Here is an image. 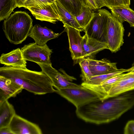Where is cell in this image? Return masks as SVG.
I'll use <instances>...</instances> for the list:
<instances>
[{"instance_id": "cell-11", "label": "cell", "mask_w": 134, "mask_h": 134, "mask_svg": "<svg viewBox=\"0 0 134 134\" xmlns=\"http://www.w3.org/2000/svg\"><path fill=\"white\" fill-rule=\"evenodd\" d=\"M23 88L10 79L0 75V103L21 93Z\"/></svg>"}, {"instance_id": "cell-23", "label": "cell", "mask_w": 134, "mask_h": 134, "mask_svg": "<svg viewBox=\"0 0 134 134\" xmlns=\"http://www.w3.org/2000/svg\"><path fill=\"white\" fill-rule=\"evenodd\" d=\"M129 69L122 68L120 69L119 70L114 72L99 75L93 76L90 78L88 81L86 83L93 85H99L116 74L126 72H129Z\"/></svg>"}, {"instance_id": "cell-26", "label": "cell", "mask_w": 134, "mask_h": 134, "mask_svg": "<svg viewBox=\"0 0 134 134\" xmlns=\"http://www.w3.org/2000/svg\"><path fill=\"white\" fill-rule=\"evenodd\" d=\"M105 6L109 9L118 7H128L130 4V0H102Z\"/></svg>"}, {"instance_id": "cell-12", "label": "cell", "mask_w": 134, "mask_h": 134, "mask_svg": "<svg viewBox=\"0 0 134 134\" xmlns=\"http://www.w3.org/2000/svg\"><path fill=\"white\" fill-rule=\"evenodd\" d=\"M90 70L93 76L99 75L114 72L119 70L117 63L111 62L106 58L97 60L87 58Z\"/></svg>"}, {"instance_id": "cell-31", "label": "cell", "mask_w": 134, "mask_h": 134, "mask_svg": "<svg viewBox=\"0 0 134 134\" xmlns=\"http://www.w3.org/2000/svg\"></svg>"}, {"instance_id": "cell-17", "label": "cell", "mask_w": 134, "mask_h": 134, "mask_svg": "<svg viewBox=\"0 0 134 134\" xmlns=\"http://www.w3.org/2000/svg\"><path fill=\"white\" fill-rule=\"evenodd\" d=\"M112 14L122 23L128 22L131 27H134V11L128 7H118L110 9Z\"/></svg>"}, {"instance_id": "cell-25", "label": "cell", "mask_w": 134, "mask_h": 134, "mask_svg": "<svg viewBox=\"0 0 134 134\" xmlns=\"http://www.w3.org/2000/svg\"><path fill=\"white\" fill-rule=\"evenodd\" d=\"M55 0H27L23 7L41 8L53 4Z\"/></svg>"}, {"instance_id": "cell-15", "label": "cell", "mask_w": 134, "mask_h": 134, "mask_svg": "<svg viewBox=\"0 0 134 134\" xmlns=\"http://www.w3.org/2000/svg\"><path fill=\"white\" fill-rule=\"evenodd\" d=\"M0 62L5 66L17 67H26L27 64L21 49L19 48L8 53L2 54L0 58Z\"/></svg>"}, {"instance_id": "cell-1", "label": "cell", "mask_w": 134, "mask_h": 134, "mask_svg": "<svg viewBox=\"0 0 134 134\" xmlns=\"http://www.w3.org/2000/svg\"><path fill=\"white\" fill-rule=\"evenodd\" d=\"M0 75L10 79L35 94L44 95L57 91L51 79L42 71H32L26 67L4 65L0 68Z\"/></svg>"}, {"instance_id": "cell-24", "label": "cell", "mask_w": 134, "mask_h": 134, "mask_svg": "<svg viewBox=\"0 0 134 134\" xmlns=\"http://www.w3.org/2000/svg\"><path fill=\"white\" fill-rule=\"evenodd\" d=\"M79 64L81 69L80 76L83 82H87L93 75L90 69L89 63L87 58L80 60Z\"/></svg>"}, {"instance_id": "cell-13", "label": "cell", "mask_w": 134, "mask_h": 134, "mask_svg": "<svg viewBox=\"0 0 134 134\" xmlns=\"http://www.w3.org/2000/svg\"><path fill=\"white\" fill-rule=\"evenodd\" d=\"M60 35L54 32L46 27H43L39 25L33 26L28 35L33 38L35 42L40 46H44L49 40L58 37Z\"/></svg>"}, {"instance_id": "cell-29", "label": "cell", "mask_w": 134, "mask_h": 134, "mask_svg": "<svg viewBox=\"0 0 134 134\" xmlns=\"http://www.w3.org/2000/svg\"><path fill=\"white\" fill-rule=\"evenodd\" d=\"M0 134H13L8 126L0 129Z\"/></svg>"}, {"instance_id": "cell-3", "label": "cell", "mask_w": 134, "mask_h": 134, "mask_svg": "<svg viewBox=\"0 0 134 134\" xmlns=\"http://www.w3.org/2000/svg\"><path fill=\"white\" fill-rule=\"evenodd\" d=\"M111 14L105 9H98L94 13L83 31L89 38L107 44V30L108 19Z\"/></svg>"}, {"instance_id": "cell-27", "label": "cell", "mask_w": 134, "mask_h": 134, "mask_svg": "<svg viewBox=\"0 0 134 134\" xmlns=\"http://www.w3.org/2000/svg\"><path fill=\"white\" fill-rule=\"evenodd\" d=\"M89 7L92 10H96L105 6L102 0H87Z\"/></svg>"}, {"instance_id": "cell-2", "label": "cell", "mask_w": 134, "mask_h": 134, "mask_svg": "<svg viewBox=\"0 0 134 134\" xmlns=\"http://www.w3.org/2000/svg\"><path fill=\"white\" fill-rule=\"evenodd\" d=\"M32 22L31 16L26 12H15L4 20L3 30L10 43L19 44L28 36L33 27Z\"/></svg>"}, {"instance_id": "cell-22", "label": "cell", "mask_w": 134, "mask_h": 134, "mask_svg": "<svg viewBox=\"0 0 134 134\" xmlns=\"http://www.w3.org/2000/svg\"><path fill=\"white\" fill-rule=\"evenodd\" d=\"M16 7L15 0H0V21L8 18Z\"/></svg>"}, {"instance_id": "cell-7", "label": "cell", "mask_w": 134, "mask_h": 134, "mask_svg": "<svg viewBox=\"0 0 134 134\" xmlns=\"http://www.w3.org/2000/svg\"><path fill=\"white\" fill-rule=\"evenodd\" d=\"M38 65L42 71L51 79L53 87L57 91L66 88L79 86L80 85L72 82L73 81L76 80V79L68 75L62 69H59L61 72H60L54 68L52 65Z\"/></svg>"}, {"instance_id": "cell-30", "label": "cell", "mask_w": 134, "mask_h": 134, "mask_svg": "<svg viewBox=\"0 0 134 134\" xmlns=\"http://www.w3.org/2000/svg\"><path fill=\"white\" fill-rule=\"evenodd\" d=\"M129 72H131L134 73V63L132 64L131 67L129 68Z\"/></svg>"}, {"instance_id": "cell-16", "label": "cell", "mask_w": 134, "mask_h": 134, "mask_svg": "<svg viewBox=\"0 0 134 134\" xmlns=\"http://www.w3.org/2000/svg\"><path fill=\"white\" fill-rule=\"evenodd\" d=\"M83 37V48L85 54V58H92L100 51L105 49H108L106 43L90 38L85 34Z\"/></svg>"}, {"instance_id": "cell-14", "label": "cell", "mask_w": 134, "mask_h": 134, "mask_svg": "<svg viewBox=\"0 0 134 134\" xmlns=\"http://www.w3.org/2000/svg\"><path fill=\"white\" fill-rule=\"evenodd\" d=\"M133 90L134 73L128 72L112 88L105 99Z\"/></svg>"}, {"instance_id": "cell-10", "label": "cell", "mask_w": 134, "mask_h": 134, "mask_svg": "<svg viewBox=\"0 0 134 134\" xmlns=\"http://www.w3.org/2000/svg\"><path fill=\"white\" fill-rule=\"evenodd\" d=\"M26 8L36 19L53 24H55L58 21H62L55 2L52 4L41 8L31 7Z\"/></svg>"}, {"instance_id": "cell-5", "label": "cell", "mask_w": 134, "mask_h": 134, "mask_svg": "<svg viewBox=\"0 0 134 134\" xmlns=\"http://www.w3.org/2000/svg\"><path fill=\"white\" fill-rule=\"evenodd\" d=\"M24 58L38 64L52 65L51 60L52 50L46 44L40 46L36 43L25 45L21 49Z\"/></svg>"}, {"instance_id": "cell-20", "label": "cell", "mask_w": 134, "mask_h": 134, "mask_svg": "<svg viewBox=\"0 0 134 134\" xmlns=\"http://www.w3.org/2000/svg\"><path fill=\"white\" fill-rule=\"evenodd\" d=\"M57 0L69 12L75 16L81 13L83 5L89 7L87 0Z\"/></svg>"}, {"instance_id": "cell-18", "label": "cell", "mask_w": 134, "mask_h": 134, "mask_svg": "<svg viewBox=\"0 0 134 134\" xmlns=\"http://www.w3.org/2000/svg\"><path fill=\"white\" fill-rule=\"evenodd\" d=\"M13 105L6 100L0 103V129L8 126L16 114Z\"/></svg>"}, {"instance_id": "cell-4", "label": "cell", "mask_w": 134, "mask_h": 134, "mask_svg": "<svg viewBox=\"0 0 134 134\" xmlns=\"http://www.w3.org/2000/svg\"><path fill=\"white\" fill-rule=\"evenodd\" d=\"M55 92L72 104L76 108L100 99L94 92L81 85L63 88Z\"/></svg>"}, {"instance_id": "cell-28", "label": "cell", "mask_w": 134, "mask_h": 134, "mask_svg": "<svg viewBox=\"0 0 134 134\" xmlns=\"http://www.w3.org/2000/svg\"><path fill=\"white\" fill-rule=\"evenodd\" d=\"M125 134H134V120L129 121L127 123L124 131Z\"/></svg>"}, {"instance_id": "cell-21", "label": "cell", "mask_w": 134, "mask_h": 134, "mask_svg": "<svg viewBox=\"0 0 134 134\" xmlns=\"http://www.w3.org/2000/svg\"><path fill=\"white\" fill-rule=\"evenodd\" d=\"M89 7L82 5L80 14L75 16L76 20L83 31L92 19L94 12Z\"/></svg>"}, {"instance_id": "cell-9", "label": "cell", "mask_w": 134, "mask_h": 134, "mask_svg": "<svg viewBox=\"0 0 134 134\" xmlns=\"http://www.w3.org/2000/svg\"><path fill=\"white\" fill-rule=\"evenodd\" d=\"M8 127L13 134H41L42 131L37 124L16 114Z\"/></svg>"}, {"instance_id": "cell-6", "label": "cell", "mask_w": 134, "mask_h": 134, "mask_svg": "<svg viewBox=\"0 0 134 134\" xmlns=\"http://www.w3.org/2000/svg\"><path fill=\"white\" fill-rule=\"evenodd\" d=\"M124 31L122 23L111 14L108 19L106 39L108 49L112 53L119 51L123 45Z\"/></svg>"}, {"instance_id": "cell-8", "label": "cell", "mask_w": 134, "mask_h": 134, "mask_svg": "<svg viewBox=\"0 0 134 134\" xmlns=\"http://www.w3.org/2000/svg\"><path fill=\"white\" fill-rule=\"evenodd\" d=\"M63 24L67 33L72 59L79 62L85 57L83 48V37L81 36L79 30L66 24Z\"/></svg>"}, {"instance_id": "cell-19", "label": "cell", "mask_w": 134, "mask_h": 134, "mask_svg": "<svg viewBox=\"0 0 134 134\" xmlns=\"http://www.w3.org/2000/svg\"><path fill=\"white\" fill-rule=\"evenodd\" d=\"M58 12L60 16L62 22L69 26L75 28L80 31H83L77 22L75 16L66 10L57 0L55 1Z\"/></svg>"}]
</instances>
